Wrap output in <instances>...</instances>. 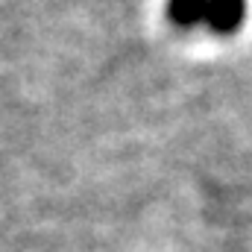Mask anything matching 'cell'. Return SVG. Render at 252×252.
I'll return each instance as SVG.
<instances>
[{
    "instance_id": "6da1fadb",
    "label": "cell",
    "mask_w": 252,
    "mask_h": 252,
    "mask_svg": "<svg viewBox=\"0 0 252 252\" xmlns=\"http://www.w3.org/2000/svg\"><path fill=\"white\" fill-rule=\"evenodd\" d=\"M247 18V0H208L205 6V27L217 35H232Z\"/></svg>"
},
{
    "instance_id": "7a4b0ae2",
    "label": "cell",
    "mask_w": 252,
    "mask_h": 252,
    "mask_svg": "<svg viewBox=\"0 0 252 252\" xmlns=\"http://www.w3.org/2000/svg\"><path fill=\"white\" fill-rule=\"evenodd\" d=\"M208 0H167V15L176 27H196L205 21Z\"/></svg>"
}]
</instances>
